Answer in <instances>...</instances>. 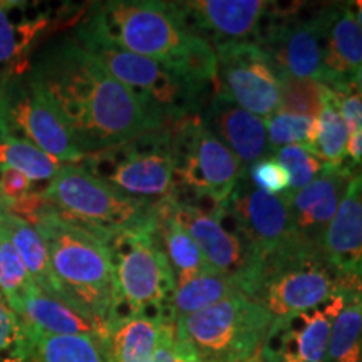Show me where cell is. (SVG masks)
I'll list each match as a JSON object with an SVG mask.
<instances>
[{
	"label": "cell",
	"mask_w": 362,
	"mask_h": 362,
	"mask_svg": "<svg viewBox=\"0 0 362 362\" xmlns=\"http://www.w3.org/2000/svg\"><path fill=\"white\" fill-rule=\"evenodd\" d=\"M30 72L86 156L168 126L72 35L45 45Z\"/></svg>",
	"instance_id": "cell-1"
},
{
	"label": "cell",
	"mask_w": 362,
	"mask_h": 362,
	"mask_svg": "<svg viewBox=\"0 0 362 362\" xmlns=\"http://www.w3.org/2000/svg\"><path fill=\"white\" fill-rule=\"evenodd\" d=\"M78 25L116 47L155 59L203 88L215 89L216 54L185 29L165 0H110L86 8Z\"/></svg>",
	"instance_id": "cell-2"
},
{
	"label": "cell",
	"mask_w": 362,
	"mask_h": 362,
	"mask_svg": "<svg viewBox=\"0 0 362 362\" xmlns=\"http://www.w3.org/2000/svg\"><path fill=\"white\" fill-rule=\"evenodd\" d=\"M33 225L47 248L62 300L110 327L115 314V277L106 242L64 220L51 205Z\"/></svg>",
	"instance_id": "cell-3"
},
{
	"label": "cell",
	"mask_w": 362,
	"mask_h": 362,
	"mask_svg": "<svg viewBox=\"0 0 362 362\" xmlns=\"http://www.w3.org/2000/svg\"><path fill=\"white\" fill-rule=\"evenodd\" d=\"M71 35L168 126L200 115L215 90L192 83L155 59L116 47L78 24Z\"/></svg>",
	"instance_id": "cell-4"
},
{
	"label": "cell",
	"mask_w": 362,
	"mask_h": 362,
	"mask_svg": "<svg viewBox=\"0 0 362 362\" xmlns=\"http://www.w3.org/2000/svg\"><path fill=\"white\" fill-rule=\"evenodd\" d=\"M42 194L62 218L104 242L117 233L153 228L155 223V203L121 193L81 165H62Z\"/></svg>",
	"instance_id": "cell-5"
},
{
	"label": "cell",
	"mask_w": 362,
	"mask_h": 362,
	"mask_svg": "<svg viewBox=\"0 0 362 362\" xmlns=\"http://www.w3.org/2000/svg\"><path fill=\"white\" fill-rule=\"evenodd\" d=\"M324 257L322 248L291 238L279 250L262 257L247 296L274 319L320 305L344 287H351Z\"/></svg>",
	"instance_id": "cell-6"
},
{
	"label": "cell",
	"mask_w": 362,
	"mask_h": 362,
	"mask_svg": "<svg viewBox=\"0 0 362 362\" xmlns=\"http://www.w3.org/2000/svg\"><path fill=\"white\" fill-rule=\"evenodd\" d=\"M115 277L112 320L144 315L175 322L171 300L176 288L173 270L155 230H134L106 240Z\"/></svg>",
	"instance_id": "cell-7"
},
{
	"label": "cell",
	"mask_w": 362,
	"mask_h": 362,
	"mask_svg": "<svg viewBox=\"0 0 362 362\" xmlns=\"http://www.w3.org/2000/svg\"><path fill=\"white\" fill-rule=\"evenodd\" d=\"M272 317L243 292L175 322L198 362H247L260 354Z\"/></svg>",
	"instance_id": "cell-8"
},
{
	"label": "cell",
	"mask_w": 362,
	"mask_h": 362,
	"mask_svg": "<svg viewBox=\"0 0 362 362\" xmlns=\"http://www.w3.org/2000/svg\"><path fill=\"white\" fill-rule=\"evenodd\" d=\"M176 200L223 205L245 168L235 155L208 131L200 115L170 124Z\"/></svg>",
	"instance_id": "cell-9"
},
{
	"label": "cell",
	"mask_w": 362,
	"mask_h": 362,
	"mask_svg": "<svg viewBox=\"0 0 362 362\" xmlns=\"http://www.w3.org/2000/svg\"><path fill=\"white\" fill-rule=\"evenodd\" d=\"M79 165L136 200H165L175 188L170 126L88 155Z\"/></svg>",
	"instance_id": "cell-10"
},
{
	"label": "cell",
	"mask_w": 362,
	"mask_h": 362,
	"mask_svg": "<svg viewBox=\"0 0 362 362\" xmlns=\"http://www.w3.org/2000/svg\"><path fill=\"white\" fill-rule=\"evenodd\" d=\"M0 136L34 144L62 165L86 158L30 71L0 84Z\"/></svg>",
	"instance_id": "cell-11"
},
{
	"label": "cell",
	"mask_w": 362,
	"mask_h": 362,
	"mask_svg": "<svg viewBox=\"0 0 362 362\" xmlns=\"http://www.w3.org/2000/svg\"><path fill=\"white\" fill-rule=\"evenodd\" d=\"M168 198L175 218L194 240L210 269L232 279L247 296L259 270L260 255L225 205Z\"/></svg>",
	"instance_id": "cell-12"
},
{
	"label": "cell",
	"mask_w": 362,
	"mask_h": 362,
	"mask_svg": "<svg viewBox=\"0 0 362 362\" xmlns=\"http://www.w3.org/2000/svg\"><path fill=\"white\" fill-rule=\"evenodd\" d=\"M257 45L280 74L322 81V6H284L272 17Z\"/></svg>",
	"instance_id": "cell-13"
},
{
	"label": "cell",
	"mask_w": 362,
	"mask_h": 362,
	"mask_svg": "<svg viewBox=\"0 0 362 362\" xmlns=\"http://www.w3.org/2000/svg\"><path fill=\"white\" fill-rule=\"evenodd\" d=\"M185 29L218 51L226 45L257 44L279 2L269 0H185L171 2Z\"/></svg>",
	"instance_id": "cell-14"
},
{
	"label": "cell",
	"mask_w": 362,
	"mask_h": 362,
	"mask_svg": "<svg viewBox=\"0 0 362 362\" xmlns=\"http://www.w3.org/2000/svg\"><path fill=\"white\" fill-rule=\"evenodd\" d=\"M215 54L216 93L262 119L279 111L282 74L259 45H226Z\"/></svg>",
	"instance_id": "cell-15"
},
{
	"label": "cell",
	"mask_w": 362,
	"mask_h": 362,
	"mask_svg": "<svg viewBox=\"0 0 362 362\" xmlns=\"http://www.w3.org/2000/svg\"><path fill=\"white\" fill-rule=\"evenodd\" d=\"M351 285L312 309L272 320L260 349V362H325L332 324L346 305Z\"/></svg>",
	"instance_id": "cell-16"
},
{
	"label": "cell",
	"mask_w": 362,
	"mask_h": 362,
	"mask_svg": "<svg viewBox=\"0 0 362 362\" xmlns=\"http://www.w3.org/2000/svg\"><path fill=\"white\" fill-rule=\"evenodd\" d=\"M223 205L260 259L292 238L287 200L255 188L245 175Z\"/></svg>",
	"instance_id": "cell-17"
},
{
	"label": "cell",
	"mask_w": 362,
	"mask_h": 362,
	"mask_svg": "<svg viewBox=\"0 0 362 362\" xmlns=\"http://www.w3.org/2000/svg\"><path fill=\"white\" fill-rule=\"evenodd\" d=\"M69 19L74 16L17 0H0V84L29 72L30 52L40 37Z\"/></svg>",
	"instance_id": "cell-18"
},
{
	"label": "cell",
	"mask_w": 362,
	"mask_h": 362,
	"mask_svg": "<svg viewBox=\"0 0 362 362\" xmlns=\"http://www.w3.org/2000/svg\"><path fill=\"white\" fill-rule=\"evenodd\" d=\"M352 178L346 170L327 168L310 185L291 194L287 200L291 214L292 238L304 245L322 248L324 235Z\"/></svg>",
	"instance_id": "cell-19"
},
{
	"label": "cell",
	"mask_w": 362,
	"mask_h": 362,
	"mask_svg": "<svg viewBox=\"0 0 362 362\" xmlns=\"http://www.w3.org/2000/svg\"><path fill=\"white\" fill-rule=\"evenodd\" d=\"M200 116L208 131L233 153L245 170L262 158L272 156L265 119L242 110L216 90Z\"/></svg>",
	"instance_id": "cell-20"
},
{
	"label": "cell",
	"mask_w": 362,
	"mask_h": 362,
	"mask_svg": "<svg viewBox=\"0 0 362 362\" xmlns=\"http://www.w3.org/2000/svg\"><path fill=\"white\" fill-rule=\"evenodd\" d=\"M362 64V27L346 2L322 6V81L330 89L354 84Z\"/></svg>",
	"instance_id": "cell-21"
},
{
	"label": "cell",
	"mask_w": 362,
	"mask_h": 362,
	"mask_svg": "<svg viewBox=\"0 0 362 362\" xmlns=\"http://www.w3.org/2000/svg\"><path fill=\"white\" fill-rule=\"evenodd\" d=\"M322 252L344 280L361 284L362 275V173L351 178L336 216L322 240ZM362 285V284H361Z\"/></svg>",
	"instance_id": "cell-22"
},
{
	"label": "cell",
	"mask_w": 362,
	"mask_h": 362,
	"mask_svg": "<svg viewBox=\"0 0 362 362\" xmlns=\"http://www.w3.org/2000/svg\"><path fill=\"white\" fill-rule=\"evenodd\" d=\"M12 312L19 317L22 324L45 334L96 336L101 339H106L107 336L106 327L81 314L61 298L47 296L37 285H34L17 300V304L12 307Z\"/></svg>",
	"instance_id": "cell-23"
},
{
	"label": "cell",
	"mask_w": 362,
	"mask_h": 362,
	"mask_svg": "<svg viewBox=\"0 0 362 362\" xmlns=\"http://www.w3.org/2000/svg\"><path fill=\"white\" fill-rule=\"evenodd\" d=\"M153 230H155L158 242H160L166 260L173 270L176 284L211 270L194 240L175 218L170 198L155 203Z\"/></svg>",
	"instance_id": "cell-24"
},
{
	"label": "cell",
	"mask_w": 362,
	"mask_h": 362,
	"mask_svg": "<svg viewBox=\"0 0 362 362\" xmlns=\"http://www.w3.org/2000/svg\"><path fill=\"white\" fill-rule=\"evenodd\" d=\"M166 324L171 322L144 315L115 320L104 339L107 362H149Z\"/></svg>",
	"instance_id": "cell-25"
},
{
	"label": "cell",
	"mask_w": 362,
	"mask_h": 362,
	"mask_svg": "<svg viewBox=\"0 0 362 362\" xmlns=\"http://www.w3.org/2000/svg\"><path fill=\"white\" fill-rule=\"evenodd\" d=\"M25 362H107L104 339L96 336H57L22 324Z\"/></svg>",
	"instance_id": "cell-26"
},
{
	"label": "cell",
	"mask_w": 362,
	"mask_h": 362,
	"mask_svg": "<svg viewBox=\"0 0 362 362\" xmlns=\"http://www.w3.org/2000/svg\"><path fill=\"white\" fill-rule=\"evenodd\" d=\"M0 226L12 242V245L16 247L34 284L47 296L61 298L51 269L47 248H45L44 240L35 230V226L27 223L19 216L12 215L11 211L4 210L2 206H0Z\"/></svg>",
	"instance_id": "cell-27"
},
{
	"label": "cell",
	"mask_w": 362,
	"mask_h": 362,
	"mask_svg": "<svg viewBox=\"0 0 362 362\" xmlns=\"http://www.w3.org/2000/svg\"><path fill=\"white\" fill-rule=\"evenodd\" d=\"M238 292L242 291L232 279L215 270L203 272L200 275L176 284L173 300H171V314L176 322L181 317L200 312Z\"/></svg>",
	"instance_id": "cell-28"
},
{
	"label": "cell",
	"mask_w": 362,
	"mask_h": 362,
	"mask_svg": "<svg viewBox=\"0 0 362 362\" xmlns=\"http://www.w3.org/2000/svg\"><path fill=\"white\" fill-rule=\"evenodd\" d=\"M327 168L342 170L346 161L347 128L337 104V96L324 84L322 106L317 116L315 139L309 148Z\"/></svg>",
	"instance_id": "cell-29"
},
{
	"label": "cell",
	"mask_w": 362,
	"mask_h": 362,
	"mask_svg": "<svg viewBox=\"0 0 362 362\" xmlns=\"http://www.w3.org/2000/svg\"><path fill=\"white\" fill-rule=\"evenodd\" d=\"M325 362H362V287L352 288L334 320Z\"/></svg>",
	"instance_id": "cell-30"
},
{
	"label": "cell",
	"mask_w": 362,
	"mask_h": 362,
	"mask_svg": "<svg viewBox=\"0 0 362 362\" xmlns=\"http://www.w3.org/2000/svg\"><path fill=\"white\" fill-rule=\"evenodd\" d=\"M62 163L40 151L34 144L0 136V168L16 170L25 175L33 183H49Z\"/></svg>",
	"instance_id": "cell-31"
},
{
	"label": "cell",
	"mask_w": 362,
	"mask_h": 362,
	"mask_svg": "<svg viewBox=\"0 0 362 362\" xmlns=\"http://www.w3.org/2000/svg\"><path fill=\"white\" fill-rule=\"evenodd\" d=\"M332 90L337 96L339 110L347 128L346 161L342 170L354 176L362 173V94L354 84Z\"/></svg>",
	"instance_id": "cell-32"
},
{
	"label": "cell",
	"mask_w": 362,
	"mask_h": 362,
	"mask_svg": "<svg viewBox=\"0 0 362 362\" xmlns=\"http://www.w3.org/2000/svg\"><path fill=\"white\" fill-rule=\"evenodd\" d=\"M265 126L272 155L282 146H304L309 149L315 139L317 117L277 111L265 119Z\"/></svg>",
	"instance_id": "cell-33"
},
{
	"label": "cell",
	"mask_w": 362,
	"mask_h": 362,
	"mask_svg": "<svg viewBox=\"0 0 362 362\" xmlns=\"http://www.w3.org/2000/svg\"><path fill=\"white\" fill-rule=\"evenodd\" d=\"M34 285V280L30 279L16 247L0 226V296L12 309Z\"/></svg>",
	"instance_id": "cell-34"
},
{
	"label": "cell",
	"mask_w": 362,
	"mask_h": 362,
	"mask_svg": "<svg viewBox=\"0 0 362 362\" xmlns=\"http://www.w3.org/2000/svg\"><path fill=\"white\" fill-rule=\"evenodd\" d=\"M324 84L314 79H298L284 76L280 81L279 111L298 116H319L322 106Z\"/></svg>",
	"instance_id": "cell-35"
},
{
	"label": "cell",
	"mask_w": 362,
	"mask_h": 362,
	"mask_svg": "<svg viewBox=\"0 0 362 362\" xmlns=\"http://www.w3.org/2000/svg\"><path fill=\"white\" fill-rule=\"evenodd\" d=\"M272 156L282 165L288 175V193L285 198L310 185L327 170V166L304 146H282L275 149Z\"/></svg>",
	"instance_id": "cell-36"
},
{
	"label": "cell",
	"mask_w": 362,
	"mask_h": 362,
	"mask_svg": "<svg viewBox=\"0 0 362 362\" xmlns=\"http://www.w3.org/2000/svg\"><path fill=\"white\" fill-rule=\"evenodd\" d=\"M0 362H25V337L19 317L0 296Z\"/></svg>",
	"instance_id": "cell-37"
},
{
	"label": "cell",
	"mask_w": 362,
	"mask_h": 362,
	"mask_svg": "<svg viewBox=\"0 0 362 362\" xmlns=\"http://www.w3.org/2000/svg\"><path fill=\"white\" fill-rule=\"evenodd\" d=\"M245 176L255 188L285 198L288 193V175L274 156L262 158L245 170Z\"/></svg>",
	"instance_id": "cell-38"
},
{
	"label": "cell",
	"mask_w": 362,
	"mask_h": 362,
	"mask_svg": "<svg viewBox=\"0 0 362 362\" xmlns=\"http://www.w3.org/2000/svg\"><path fill=\"white\" fill-rule=\"evenodd\" d=\"M149 362H198V359L188 349L187 344L178 337L176 325L171 322L166 324L163 330L155 354L151 356Z\"/></svg>",
	"instance_id": "cell-39"
},
{
	"label": "cell",
	"mask_w": 362,
	"mask_h": 362,
	"mask_svg": "<svg viewBox=\"0 0 362 362\" xmlns=\"http://www.w3.org/2000/svg\"><path fill=\"white\" fill-rule=\"evenodd\" d=\"M347 7L351 8V12L354 13L356 21L359 22V25L362 27V0H352V2H346Z\"/></svg>",
	"instance_id": "cell-40"
},
{
	"label": "cell",
	"mask_w": 362,
	"mask_h": 362,
	"mask_svg": "<svg viewBox=\"0 0 362 362\" xmlns=\"http://www.w3.org/2000/svg\"><path fill=\"white\" fill-rule=\"evenodd\" d=\"M354 86H356V89L362 94V64H361L359 71H357V74H356V78H354Z\"/></svg>",
	"instance_id": "cell-41"
},
{
	"label": "cell",
	"mask_w": 362,
	"mask_h": 362,
	"mask_svg": "<svg viewBox=\"0 0 362 362\" xmlns=\"http://www.w3.org/2000/svg\"><path fill=\"white\" fill-rule=\"evenodd\" d=\"M247 362H260V354L255 357V359H252V361H247Z\"/></svg>",
	"instance_id": "cell-42"
},
{
	"label": "cell",
	"mask_w": 362,
	"mask_h": 362,
	"mask_svg": "<svg viewBox=\"0 0 362 362\" xmlns=\"http://www.w3.org/2000/svg\"><path fill=\"white\" fill-rule=\"evenodd\" d=\"M361 284H362V275H361Z\"/></svg>",
	"instance_id": "cell-43"
}]
</instances>
